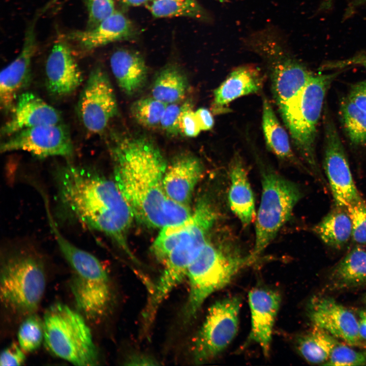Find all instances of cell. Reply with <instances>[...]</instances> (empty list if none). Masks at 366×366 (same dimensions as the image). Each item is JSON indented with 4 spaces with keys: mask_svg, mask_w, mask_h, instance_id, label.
Masks as SVG:
<instances>
[{
    "mask_svg": "<svg viewBox=\"0 0 366 366\" xmlns=\"http://www.w3.org/2000/svg\"><path fill=\"white\" fill-rule=\"evenodd\" d=\"M114 181L134 217L145 225L162 229L184 222L189 207L171 200L163 179L167 163L158 146L143 136L116 137L110 146Z\"/></svg>",
    "mask_w": 366,
    "mask_h": 366,
    "instance_id": "obj_1",
    "label": "cell"
},
{
    "mask_svg": "<svg viewBox=\"0 0 366 366\" xmlns=\"http://www.w3.org/2000/svg\"><path fill=\"white\" fill-rule=\"evenodd\" d=\"M62 209L87 227L101 232L137 262L128 243L134 218L114 181L89 167L67 164L56 172Z\"/></svg>",
    "mask_w": 366,
    "mask_h": 366,
    "instance_id": "obj_2",
    "label": "cell"
},
{
    "mask_svg": "<svg viewBox=\"0 0 366 366\" xmlns=\"http://www.w3.org/2000/svg\"><path fill=\"white\" fill-rule=\"evenodd\" d=\"M249 264L250 253L243 252L228 228H223L216 240L209 237L189 268V291L182 311L183 321H191L211 294L227 286Z\"/></svg>",
    "mask_w": 366,
    "mask_h": 366,
    "instance_id": "obj_3",
    "label": "cell"
},
{
    "mask_svg": "<svg viewBox=\"0 0 366 366\" xmlns=\"http://www.w3.org/2000/svg\"><path fill=\"white\" fill-rule=\"evenodd\" d=\"M47 217L58 248L72 270L70 286L78 309L88 319H100L106 313L111 299L107 272L96 256L62 235L51 214Z\"/></svg>",
    "mask_w": 366,
    "mask_h": 366,
    "instance_id": "obj_4",
    "label": "cell"
},
{
    "mask_svg": "<svg viewBox=\"0 0 366 366\" xmlns=\"http://www.w3.org/2000/svg\"><path fill=\"white\" fill-rule=\"evenodd\" d=\"M339 73L313 74L280 114L294 145L312 174L324 181L316 154L317 126L326 94Z\"/></svg>",
    "mask_w": 366,
    "mask_h": 366,
    "instance_id": "obj_5",
    "label": "cell"
},
{
    "mask_svg": "<svg viewBox=\"0 0 366 366\" xmlns=\"http://www.w3.org/2000/svg\"><path fill=\"white\" fill-rule=\"evenodd\" d=\"M261 201L255 219V238L250 252L251 264L256 262L291 218L302 197L297 184L272 168L261 165Z\"/></svg>",
    "mask_w": 366,
    "mask_h": 366,
    "instance_id": "obj_6",
    "label": "cell"
},
{
    "mask_svg": "<svg viewBox=\"0 0 366 366\" xmlns=\"http://www.w3.org/2000/svg\"><path fill=\"white\" fill-rule=\"evenodd\" d=\"M43 324L45 346L54 355L76 365L98 364V350L81 314L56 302L46 311Z\"/></svg>",
    "mask_w": 366,
    "mask_h": 366,
    "instance_id": "obj_7",
    "label": "cell"
},
{
    "mask_svg": "<svg viewBox=\"0 0 366 366\" xmlns=\"http://www.w3.org/2000/svg\"><path fill=\"white\" fill-rule=\"evenodd\" d=\"M46 286L42 261L27 252H18L2 264L0 278L1 302L5 308L28 316L38 308Z\"/></svg>",
    "mask_w": 366,
    "mask_h": 366,
    "instance_id": "obj_8",
    "label": "cell"
},
{
    "mask_svg": "<svg viewBox=\"0 0 366 366\" xmlns=\"http://www.w3.org/2000/svg\"><path fill=\"white\" fill-rule=\"evenodd\" d=\"M241 300L233 296L215 302L193 342L192 356L197 364L214 359L230 344L238 327Z\"/></svg>",
    "mask_w": 366,
    "mask_h": 366,
    "instance_id": "obj_9",
    "label": "cell"
},
{
    "mask_svg": "<svg viewBox=\"0 0 366 366\" xmlns=\"http://www.w3.org/2000/svg\"><path fill=\"white\" fill-rule=\"evenodd\" d=\"M78 117L85 130L93 134L103 133L118 112V105L106 72L97 66L90 72L77 104Z\"/></svg>",
    "mask_w": 366,
    "mask_h": 366,
    "instance_id": "obj_10",
    "label": "cell"
},
{
    "mask_svg": "<svg viewBox=\"0 0 366 366\" xmlns=\"http://www.w3.org/2000/svg\"><path fill=\"white\" fill-rule=\"evenodd\" d=\"M323 122V168L334 206L346 207L361 197L353 180L348 158L337 128L327 109L326 111L325 109Z\"/></svg>",
    "mask_w": 366,
    "mask_h": 366,
    "instance_id": "obj_11",
    "label": "cell"
},
{
    "mask_svg": "<svg viewBox=\"0 0 366 366\" xmlns=\"http://www.w3.org/2000/svg\"><path fill=\"white\" fill-rule=\"evenodd\" d=\"M19 150L40 158H70L74 148L69 131L62 123L23 129L8 137L1 145L2 152Z\"/></svg>",
    "mask_w": 366,
    "mask_h": 366,
    "instance_id": "obj_12",
    "label": "cell"
},
{
    "mask_svg": "<svg viewBox=\"0 0 366 366\" xmlns=\"http://www.w3.org/2000/svg\"><path fill=\"white\" fill-rule=\"evenodd\" d=\"M45 10L36 14L26 29L19 54L1 72L0 104L4 112L12 111L21 92L29 80L33 58L37 51L36 23Z\"/></svg>",
    "mask_w": 366,
    "mask_h": 366,
    "instance_id": "obj_13",
    "label": "cell"
},
{
    "mask_svg": "<svg viewBox=\"0 0 366 366\" xmlns=\"http://www.w3.org/2000/svg\"><path fill=\"white\" fill-rule=\"evenodd\" d=\"M309 317L314 326L321 328L351 346L362 341L358 322L346 308L329 297L314 299L309 309Z\"/></svg>",
    "mask_w": 366,
    "mask_h": 366,
    "instance_id": "obj_14",
    "label": "cell"
},
{
    "mask_svg": "<svg viewBox=\"0 0 366 366\" xmlns=\"http://www.w3.org/2000/svg\"><path fill=\"white\" fill-rule=\"evenodd\" d=\"M248 298L251 319L248 342L257 344L268 356L281 296L275 291L257 288L249 292Z\"/></svg>",
    "mask_w": 366,
    "mask_h": 366,
    "instance_id": "obj_15",
    "label": "cell"
},
{
    "mask_svg": "<svg viewBox=\"0 0 366 366\" xmlns=\"http://www.w3.org/2000/svg\"><path fill=\"white\" fill-rule=\"evenodd\" d=\"M45 76L47 89L57 97L69 96L82 83L81 70L65 42H58L53 46L46 62Z\"/></svg>",
    "mask_w": 366,
    "mask_h": 366,
    "instance_id": "obj_16",
    "label": "cell"
},
{
    "mask_svg": "<svg viewBox=\"0 0 366 366\" xmlns=\"http://www.w3.org/2000/svg\"><path fill=\"white\" fill-rule=\"evenodd\" d=\"M202 162L192 155L177 156L167 165L163 186L167 196L173 201L190 207L195 188L202 177Z\"/></svg>",
    "mask_w": 366,
    "mask_h": 366,
    "instance_id": "obj_17",
    "label": "cell"
},
{
    "mask_svg": "<svg viewBox=\"0 0 366 366\" xmlns=\"http://www.w3.org/2000/svg\"><path fill=\"white\" fill-rule=\"evenodd\" d=\"M11 118L2 127L1 135L8 137L17 132L40 125L62 123L59 112L30 92L18 97Z\"/></svg>",
    "mask_w": 366,
    "mask_h": 366,
    "instance_id": "obj_18",
    "label": "cell"
},
{
    "mask_svg": "<svg viewBox=\"0 0 366 366\" xmlns=\"http://www.w3.org/2000/svg\"><path fill=\"white\" fill-rule=\"evenodd\" d=\"M264 77L257 67L241 66L232 71L214 92L212 110L216 114L228 112L229 104L236 99L259 92Z\"/></svg>",
    "mask_w": 366,
    "mask_h": 366,
    "instance_id": "obj_19",
    "label": "cell"
},
{
    "mask_svg": "<svg viewBox=\"0 0 366 366\" xmlns=\"http://www.w3.org/2000/svg\"><path fill=\"white\" fill-rule=\"evenodd\" d=\"M228 206L244 228L255 221V199L243 160L239 155L232 158L228 169Z\"/></svg>",
    "mask_w": 366,
    "mask_h": 366,
    "instance_id": "obj_20",
    "label": "cell"
},
{
    "mask_svg": "<svg viewBox=\"0 0 366 366\" xmlns=\"http://www.w3.org/2000/svg\"><path fill=\"white\" fill-rule=\"evenodd\" d=\"M134 29L131 21L121 13L115 11L96 27L69 34L67 38L85 51H91L109 43L132 37Z\"/></svg>",
    "mask_w": 366,
    "mask_h": 366,
    "instance_id": "obj_21",
    "label": "cell"
},
{
    "mask_svg": "<svg viewBox=\"0 0 366 366\" xmlns=\"http://www.w3.org/2000/svg\"><path fill=\"white\" fill-rule=\"evenodd\" d=\"M112 73L120 89L131 96L144 85L147 76L145 62L139 54L126 49H119L110 59Z\"/></svg>",
    "mask_w": 366,
    "mask_h": 366,
    "instance_id": "obj_22",
    "label": "cell"
},
{
    "mask_svg": "<svg viewBox=\"0 0 366 366\" xmlns=\"http://www.w3.org/2000/svg\"><path fill=\"white\" fill-rule=\"evenodd\" d=\"M262 126L266 145L281 160L296 165L311 173L294 154L286 130L281 125L268 100L263 98Z\"/></svg>",
    "mask_w": 366,
    "mask_h": 366,
    "instance_id": "obj_23",
    "label": "cell"
},
{
    "mask_svg": "<svg viewBox=\"0 0 366 366\" xmlns=\"http://www.w3.org/2000/svg\"><path fill=\"white\" fill-rule=\"evenodd\" d=\"M313 230L326 245L342 249L352 237V223L346 208L335 206Z\"/></svg>",
    "mask_w": 366,
    "mask_h": 366,
    "instance_id": "obj_24",
    "label": "cell"
},
{
    "mask_svg": "<svg viewBox=\"0 0 366 366\" xmlns=\"http://www.w3.org/2000/svg\"><path fill=\"white\" fill-rule=\"evenodd\" d=\"M330 282L336 288L357 287L366 283V251L353 248L331 272Z\"/></svg>",
    "mask_w": 366,
    "mask_h": 366,
    "instance_id": "obj_25",
    "label": "cell"
},
{
    "mask_svg": "<svg viewBox=\"0 0 366 366\" xmlns=\"http://www.w3.org/2000/svg\"><path fill=\"white\" fill-rule=\"evenodd\" d=\"M188 86L183 72L175 65H168L157 74L152 88V97L166 104L178 103Z\"/></svg>",
    "mask_w": 366,
    "mask_h": 366,
    "instance_id": "obj_26",
    "label": "cell"
},
{
    "mask_svg": "<svg viewBox=\"0 0 366 366\" xmlns=\"http://www.w3.org/2000/svg\"><path fill=\"white\" fill-rule=\"evenodd\" d=\"M336 339L325 330L314 326L311 331L297 339V349L307 361L324 365L328 359Z\"/></svg>",
    "mask_w": 366,
    "mask_h": 366,
    "instance_id": "obj_27",
    "label": "cell"
},
{
    "mask_svg": "<svg viewBox=\"0 0 366 366\" xmlns=\"http://www.w3.org/2000/svg\"><path fill=\"white\" fill-rule=\"evenodd\" d=\"M155 17H187L206 18V12L197 0H150L146 5Z\"/></svg>",
    "mask_w": 366,
    "mask_h": 366,
    "instance_id": "obj_28",
    "label": "cell"
},
{
    "mask_svg": "<svg viewBox=\"0 0 366 366\" xmlns=\"http://www.w3.org/2000/svg\"><path fill=\"white\" fill-rule=\"evenodd\" d=\"M340 112L344 130L351 142L355 145H366V111L347 98L341 103Z\"/></svg>",
    "mask_w": 366,
    "mask_h": 366,
    "instance_id": "obj_29",
    "label": "cell"
},
{
    "mask_svg": "<svg viewBox=\"0 0 366 366\" xmlns=\"http://www.w3.org/2000/svg\"><path fill=\"white\" fill-rule=\"evenodd\" d=\"M167 105L152 97L144 98L134 101L130 111L138 124L147 128H155L160 125Z\"/></svg>",
    "mask_w": 366,
    "mask_h": 366,
    "instance_id": "obj_30",
    "label": "cell"
},
{
    "mask_svg": "<svg viewBox=\"0 0 366 366\" xmlns=\"http://www.w3.org/2000/svg\"><path fill=\"white\" fill-rule=\"evenodd\" d=\"M17 338L18 344L24 351H35L44 340L43 321L34 313L27 316L20 324Z\"/></svg>",
    "mask_w": 366,
    "mask_h": 366,
    "instance_id": "obj_31",
    "label": "cell"
},
{
    "mask_svg": "<svg viewBox=\"0 0 366 366\" xmlns=\"http://www.w3.org/2000/svg\"><path fill=\"white\" fill-rule=\"evenodd\" d=\"M366 364V353L339 342L334 344L325 365L350 366Z\"/></svg>",
    "mask_w": 366,
    "mask_h": 366,
    "instance_id": "obj_32",
    "label": "cell"
},
{
    "mask_svg": "<svg viewBox=\"0 0 366 366\" xmlns=\"http://www.w3.org/2000/svg\"><path fill=\"white\" fill-rule=\"evenodd\" d=\"M346 208L352 223L351 239L358 245H366V202L361 197Z\"/></svg>",
    "mask_w": 366,
    "mask_h": 366,
    "instance_id": "obj_33",
    "label": "cell"
},
{
    "mask_svg": "<svg viewBox=\"0 0 366 366\" xmlns=\"http://www.w3.org/2000/svg\"><path fill=\"white\" fill-rule=\"evenodd\" d=\"M88 11L86 29L96 27L115 11L114 0H84Z\"/></svg>",
    "mask_w": 366,
    "mask_h": 366,
    "instance_id": "obj_34",
    "label": "cell"
},
{
    "mask_svg": "<svg viewBox=\"0 0 366 366\" xmlns=\"http://www.w3.org/2000/svg\"><path fill=\"white\" fill-rule=\"evenodd\" d=\"M184 104H168L162 117L160 126L167 134L176 136L181 134L179 121Z\"/></svg>",
    "mask_w": 366,
    "mask_h": 366,
    "instance_id": "obj_35",
    "label": "cell"
},
{
    "mask_svg": "<svg viewBox=\"0 0 366 366\" xmlns=\"http://www.w3.org/2000/svg\"><path fill=\"white\" fill-rule=\"evenodd\" d=\"M184 104L180 117L179 127L181 134L189 137H196L201 131L195 111L189 102Z\"/></svg>",
    "mask_w": 366,
    "mask_h": 366,
    "instance_id": "obj_36",
    "label": "cell"
},
{
    "mask_svg": "<svg viewBox=\"0 0 366 366\" xmlns=\"http://www.w3.org/2000/svg\"><path fill=\"white\" fill-rule=\"evenodd\" d=\"M25 356L24 351L19 345L13 343L6 347L0 356V365H20L25 361Z\"/></svg>",
    "mask_w": 366,
    "mask_h": 366,
    "instance_id": "obj_37",
    "label": "cell"
},
{
    "mask_svg": "<svg viewBox=\"0 0 366 366\" xmlns=\"http://www.w3.org/2000/svg\"><path fill=\"white\" fill-rule=\"evenodd\" d=\"M352 65L361 66L366 69V54L361 53L342 60L327 62L322 66V68L324 70L342 69Z\"/></svg>",
    "mask_w": 366,
    "mask_h": 366,
    "instance_id": "obj_38",
    "label": "cell"
},
{
    "mask_svg": "<svg viewBox=\"0 0 366 366\" xmlns=\"http://www.w3.org/2000/svg\"><path fill=\"white\" fill-rule=\"evenodd\" d=\"M347 98L359 108L366 111V80L354 84Z\"/></svg>",
    "mask_w": 366,
    "mask_h": 366,
    "instance_id": "obj_39",
    "label": "cell"
},
{
    "mask_svg": "<svg viewBox=\"0 0 366 366\" xmlns=\"http://www.w3.org/2000/svg\"><path fill=\"white\" fill-rule=\"evenodd\" d=\"M195 113L201 131H207L212 128L214 119L209 110L205 108H200Z\"/></svg>",
    "mask_w": 366,
    "mask_h": 366,
    "instance_id": "obj_40",
    "label": "cell"
},
{
    "mask_svg": "<svg viewBox=\"0 0 366 366\" xmlns=\"http://www.w3.org/2000/svg\"><path fill=\"white\" fill-rule=\"evenodd\" d=\"M358 322L361 339L366 341V311L362 310L359 313Z\"/></svg>",
    "mask_w": 366,
    "mask_h": 366,
    "instance_id": "obj_41",
    "label": "cell"
},
{
    "mask_svg": "<svg viewBox=\"0 0 366 366\" xmlns=\"http://www.w3.org/2000/svg\"><path fill=\"white\" fill-rule=\"evenodd\" d=\"M125 5L131 7H138L146 5L150 0H120Z\"/></svg>",
    "mask_w": 366,
    "mask_h": 366,
    "instance_id": "obj_42",
    "label": "cell"
},
{
    "mask_svg": "<svg viewBox=\"0 0 366 366\" xmlns=\"http://www.w3.org/2000/svg\"><path fill=\"white\" fill-rule=\"evenodd\" d=\"M362 301L364 303L366 304V292L363 295Z\"/></svg>",
    "mask_w": 366,
    "mask_h": 366,
    "instance_id": "obj_43",
    "label": "cell"
}]
</instances>
